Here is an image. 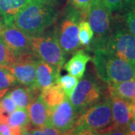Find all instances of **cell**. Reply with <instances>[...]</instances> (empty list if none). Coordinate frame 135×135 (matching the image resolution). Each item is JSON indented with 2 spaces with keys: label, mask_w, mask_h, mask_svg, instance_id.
<instances>
[{
  "label": "cell",
  "mask_w": 135,
  "mask_h": 135,
  "mask_svg": "<svg viewBox=\"0 0 135 135\" xmlns=\"http://www.w3.org/2000/svg\"><path fill=\"white\" fill-rule=\"evenodd\" d=\"M91 59L92 57L83 50H78L64 65V69L70 75L80 79L85 74L87 63Z\"/></svg>",
  "instance_id": "obj_15"
},
{
  "label": "cell",
  "mask_w": 135,
  "mask_h": 135,
  "mask_svg": "<svg viewBox=\"0 0 135 135\" xmlns=\"http://www.w3.org/2000/svg\"><path fill=\"white\" fill-rule=\"evenodd\" d=\"M31 132L32 135H63L57 129L54 128L52 126H45L42 128H31Z\"/></svg>",
  "instance_id": "obj_28"
},
{
  "label": "cell",
  "mask_w": 135,
  "mask_h": 135,
  "mask_svg": "<svg viewBox=\"0 0 135 135\" xmlns=\"http://www.w3.org/2000/svg\"><path fill=\"white\" fill-rule=\"evenodd\" d=\"M102 89L96 80L92 77H85L77 83L69 99L79 115L100 101Z\"/></svg>",
  "instance_id": "obj_8"
},
{
  "label": "cell",
  "mask_w": 135,
  "mask_h": 135,
  "mask_svg": "<svg viewBox=\"0 0 135 135\" xmlns=\"http://www.w3.org/2000/svg\"><path fill=\"white\" fill-rule=\"evenodd\" d=\"M30 123L35 128L49 126V107L44 101L41 94L36 97L27 108Z\"/></svg>",
  "instance_id": "obj_13"
},
{
  "label": "cell",
  "mask_w": 135,
  "mask_h": 135,
  "mask_svg": "<svg viewBox=\"0 0 135 135\" xmlns=\"http://www.w3.org/2000/svg\"><path fill=\"white\" fill-rule=\"evenodd\" d=\"M109 95H113L130 102L135 101V79L108 84Z\"/></svg>",
  "instance_id": "obj_18"
},
{
  "label": "cell",
  "mask_w": 135,
  "mask_h": 135,
  "mask_svg": "<svg viewBox=\"0 0 135 135\" xmlns=\"http://www.w3.org/2000/svg\"><path fill=\"white\" fill-rule=\"evenodd\" d=\"M17 107L10 97L9 92H7L0 99V123L8 124V119L11 113Z\"/></svg>",
  "instance_id": "obj_23"
},
{
  "label": "cell",
  "mask_w": 135,
  "mask_h": 135,
  "mask_svg": "<svg viewBox=\"0 0 135 135\" xmlns=\"http://www.w3.org/2000/svg\"><path fill=\"white\" fill-rule=\"evenodd\" d=\"M8 124L11 127L20 128H24L30 126V119L27 108H17L8 116Z\"/></svg>",
  "instance_id": "obj_21"
},
{
  "label": "cell",
  "mask_w": 135,
  "mask_h": 135,
  "mask_svg": "<svg viewBox=\"0 0 135 135\" xmlns=\"http://www.w3.org/2000/svg\"><path fill=\"white\" fill-rule=\"evenodd\" d=\"M30 0H0V18L5 25L13 24L17 15Z\"/></svg>",
  "instance_id": "obj_16"
},
{
  "label": "cell",
  "mask_w": 135,
  "mask_h": 135,
  "mask_svg": "<svg viewBox=\"0 0 135 135\" xmlns=\"http://www.w3.org/2000/svg\"><path fill=\"white\" fill-rule=\"evenodd\" d=\"M8 92V89H0V99Z\"/></svg>",
  "instance_id": "obj_35"
},
{
  "label": "cell",
  "mask_w": 135,
  "mask_h": 135,
  "mask_svg": "<svg viewBox=\"0 0 135 135\" xmlns=\"http://www.w3.org/2000/svg\"><path fill=\"white\" fill-rule=\"evenodd\" d=\"M60 70L55 66L39 59L36 67V85L39 89L43 90L57 83L60 76Z\"/></svg>",
  "instance_id": "obj_14"
},
{
  "label": "cell",
  "mask_w": 135,
  "mask_h": 135,
  "mask_svg": "<svg viewBox=\"0 0 135 135\" xmlns=\"http://www.w3.org/2000/svg\"><path fill=\"white\" fill-rule=\"evenodd\" d=\"M4 23H3V21H2V20L0 18V33H1V32H2V30L3 29V27H4Z\"/></svg>",
  "instance_id": "obj_36"
},
{
  "label": "cell",
  "mask_w": 135,
  "mask_h": 135,
  "mask_svg": "<svg viewBox=\"0 0 135 135\" xmlns=\"http://www.w3.org/2000/svg\"><path fill=\"white\" fill-rule=\"evenodd\" d=\"M103 135H129L125 128H112L110 130L103 133Z\"/></svg>",
  "instance_id": "obj_30"
},
{
  "label": "cell",
  "mask_w": 135,
  "mask_h": 135,
  "mask_svg": "<svg viewBox=\"0 0 135 135\" xmlns=\"http://www.w3.org/2000/svg\"><path fill=\"white\" fill-rule=\"evenodd\" d=\"M113 128V117L110 97L99 101L80 113L76 119L74 134L80 130L88 129L105 133Z\"/></svg>",
  "instance_id": "obj_3"
},
{
  "label": "cell",
  "mask_w": 135,
  "mask_h": 135,
  "mask_svg": "<svg viewBox=\"0 0 135 135\" xmlns=\"http://www.w3.org/2000/svg\"><path fill=\"white\" fill-rule=\"evenodd\" d=\"M107 10L112 13L118 11L122 8L126 0H103Z\"/></svg>",
  "instance_id": "obj_29"
},
{
  "label": "cell",
  "mask_w": 135,
  "mask_h": 135,
  "mask_svg": "<svg viewBox=\"0 0 135 135\" xmlns=\"http://www.w3.org/2000/svg\"><path fill=\"white\" fill-rule=\"evenodd\" d=\"M110 12L103 0H92L87 20L92 27L95 39L88 49H92L102 43L111 32Z\"/></svg>",
  "instance_id": "obj_6"
},
{
  "label": "cell",
  "mask_w": 135,
  "mask_h": 135,
  "mask_svg": "<svg viewBox=\"0 0 135 135\" xmlns=\"http://www.w3.org/2000/svg\"><path fill=\"white\" fill-rule=\"evenodd\" d=\"M41 92L39 89L24 86L16 87L9 92V95L17 108H28L32 101Z\"/></svg>",
  "instance_id": "obj_17"
},
{
  "label": "cell",
  "mask_w": 135,
  "mask_h": 135,
  "mask_svg": "<svg viewBox=\"0 0 135 135\" xmlns=\"http://www.w3.org/2000/svg\"><path fill=\"white\" fill-rule=\"evenodd\" d=\"M31 48L40 59L61 69L65 62V53L53 35H44L30 37Z\"/></svg>",
  "instance_id": "obj_5"
},
{
  "label": "cell",
  "mask_w": 135,
  "mask_h": 135,
  "mask_svg": "<svg viewBox=\"0 0 135 135\" xmlns=\"http://www.w3.org/2000/svg\"><path fill=\"white\" fill-rule=\"evenodd\" d=\"M56 18L54 0H30L15 17L13 25L32 37L43 34Z\"/></svg>",
  "instance_id": "obj_1"
},
{
  "label": "cell",
  "mask_w": 135,
  "mask_h": 135,
  "mask_svg": "<svg viewBox=\"0 0 135 135\" xmlns=\"http://www.w3.org/2000/svg\"><path fill=\"white\" fill-rule=\"evenodd\" d=\"M22 135H32L31 132V126H29L24 128H22Z\"/></svg>",
  "instance_id": "obj_33"
},
{
  "label": "cell",
  "mask_w": 135,
  "mask_h": 135,
  "mask_svg": "<svg viewBox=\"0 0 135 135\" xmlns=\"http://www.w3.org/2000/svg\"><path fill=\"white\" fill-rule=\"evenodd\" d=\"M16 55L0 37V66H9L15 62Z\"/></svg>",
  "instance_id": "obj_24"
},
{
  "label": "cell",
  "mask_w": 135,
  "mask_h": 135,
  "mask_svg": "<svg viewBox=\"0 0 135 135\" xmlns=\"http://www.w3.org/2000/svg\"><path fill=\"white\" fill-rule=\"evenodd\" d=\"M74 135H103V134L101 132L96 131L84 129V130H80L77 131Z\"/></svg>",
  "instance_id": "obj_31"
},
{
  "label": "cell",
  "mask_w": 135,
  "mask_h": 135,
  "mask_svg": "<svg viewBox=\"0 0 135 135\" xmlns=\"http://www.w3.org/2000/svg\"><path fill=\"white\" fill-rule=\"evenodd\" d=\"M39 59L33 52L21 54L17 56L15 62L7 68L15 76L18 83L38 89L36 85V67Z\"/></svg>",
  "instance_id": "obj_9"
},
{
  "label": "cell",
  "mask_w": 135,
  "mask_h": 135,
  "mask_svg": "<svg viewBox=\"0 0 135 135\" xmlns=\"http://www.w3.org/2000/svg\"><path fill=\"white\" fill-rule=\"evenodd\" d=\"M126 129L129 135H135V119L131 121Z\"/></svg>",
  "instance_id": "obj_32"
},
{
  "label": "cell",
  "mask_w": 135,
  "mask_h": 135,
  "mask_svg": "<svg viewBox=\"0 0 135 135\" xmlns=\"http://www.w3.org/2000/svg\"><path fill=\"white\" fill-rule=\"evenodd\" d=\"M0 37L17 56L33 52L31 48L30 37L13 24L5 25Z\"/></svg>",
  "instance_id": "obj_11"
},
{
  "label": "cell",
  "mask_w": 135,
  "mask_h": 135,
  "mask_svg": "<svg viewBox=\"0 0 135 135\" xmlns=\"http://www.w3.org/2000/svg\"><path fill=\"white\" fill-rule=\"evenodd\" d=\"M78 83V79L70 74L59 76L57 80V83L62 87L67 98H70L71 93Z\"/></svg>",
  "instance_id": "obj_25"
},
{
  "label": "cell",
  "mask_w": 135,
  "mask_h": 135,
  "mask_svg": "<svg viewBox=\"0 0 135 135\" xmlns=\"http://www.w3.org/2000/svg\"><path fill=\"white\" fill-rule=\"evenodd\" d=\"M81 19L80 13H70L57 25L53 35L65 54H71L80 47L78 38V23Z\"/></svg>",
  "instance_id": "obj_7"
},
{
  "label": "cell",
  "mask_w": 135,
  "mask_h": 135,
  "mask_svg": "<svg viewBox=\"0 0 135 135\" xmlns=\"http://www.w3.org/2000/svg\"><path fill=\"white\" fill-rule=\"evenodd\" d=\"M119 11L126 28L135 37V0H126Z\"/></svg>",
  "instance_id": "obj_20"
},
{
  "label": "cell",
  "mask_w": 135,
  "mask_h": 135,
  "mask_svg": "<svg viewBox=\"0 0 135 135\" xmlns=\"http://www.w3.org/2000/svg\"><path fill=\"white\" fill-rule=\"evenodd\" d=\"M92 58L98 76L107 84L135 79V65L103 47L93 50Z\"/></svg>",
  "instance_id": "obj_2"
},
{
  "label": "cell",
  "mask_w": 135,
  "mask_h": 135,
  "mask_svg": "<svg viewBox=\"0 0 135 135\" xmlns=\"http://www.w3.org/2000/svg\"><path fill=\"white\" fill-rule=\"evenodd\" d=\"M113 117V128H125L132 120V103L110 95Z\"/></svg>",
  "instance_id": "obj_12"
},
{
  "label": "cell",
  "mask_w": 135,
  "mask_h": 135,
  "mask_svg": "<svg viewBox=\"0 0 135 135\" xmlns=\"http://www.w3.org/2000/svg\"><path fill=\"white\" fill-rule=\"evenodd\" d=\"M41 94L49 108L58 105L67 98L62 87L58 83L41 90Z\"/></svg>",
  "instance_id": "obj_19"
},
{
  "label": "cell",
  "mask_w": 135,
  "mask_h": 135,
  "mask_svg": "<svg viewBox=\"0 0 135 135\" xmlns=\"http://www.w3.org/2000/svg\"><path fill=\"white\" fill-rule=\"evenodd\" d=\"M78 116L70 99L66 98L58 105L49 108V126L63 135H74V126Z\"/></svg>",
  "instance_id": "obj_10"
},
{
  "label": "cell",
  "mask_w": 135,
  "mask_h": 135,
  "mask_svg": "<svg viewBox=\"0 0 135 135\" xmlns=\"http://www.w3.org/2000/svg\"><path fill=\"white\" fill-rule=\"evenodd\" d=\"M103 47L116 56L135 65V37L126 27L111 32L102 43L92 50Z\"/></svg>",
  "instance_id": "obj_4"
},
{
  "label": "cell",
  "mask_w": 135,
  "mask_h": 135,
  "mask_svg": "<svg viewBox=\"0 0 135 135\" xmlns=\"http://www.w3.org/2000/svg\"><path fill=\"white\" fill-rule=\"evenodd\" d=\"M135 119V101L132 103V120Z\"/></svg>",
  "instance_id": "obj_34"
},
{
  "label": "cell",
  "mask_w": 135,
  "mask_h": 135,
  "mask_svg": "<svg viewBox=\"0 0 135 135\" xmlns=\"http://www.w3.org/2000/svg\"><path fill=\"white\" fill-rule=\"evenodd\" d=\"M94 37V33L89 23L86 20H80L78 23V38L80 45L89 47Z\"/></svg>",
  "instance_id": "obj_22"
},
{
  "label": "cell",
  "mask_w": 135,
  "mask_h": 135,
  "mask_svg": "<svg viewBox=\"0 0 135 135\" xmlns=\"http://www.w3.org/2000/svg\"><path fill=\"white\" fill-rule=\"evenodd\" d=\"M71 4L81 16V19L87 20L92 0H69Z\"/></svg>",
  "instance_id": "obj_27"
},
{
  "label": "cell",
  "mask_w": 135,
  "mask_h": 135,
  "mask_svg": "<svg viewBox=\"0 0 135 135\" xmlns=\"http://www.w3.org/2000/svg\"><path fill=\"white\" fill-rule=\"evenodd\" d=\"M18 83L6 66H0V89H8Z\"/></svg>",
  "instance_id": "obj_26"
}]
</instances>
